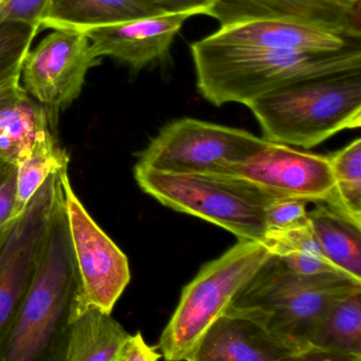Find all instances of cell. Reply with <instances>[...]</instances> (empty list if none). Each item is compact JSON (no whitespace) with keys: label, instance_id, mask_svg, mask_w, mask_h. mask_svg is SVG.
Here are the masks:
<instances>
[{"label":"cell","instance_id":"e0dca14e","mask_svg":"<svg viewBox=\"0 0 361 361\" xmlns=\"http://www.w3.org/2000/svg\"><path fill=\"white\" fill-rule=\"evenodd\" d=\"M303 360H361V288L335 302L314 329Z\"/></svg>","mask_w":361,"mask_h":361},{"label":"cell","instance_id":"484cf974","mask_svg":"<svg viewBox=\"0 0 361 361\" xmlns=\"http://www.w3.org/2000/svg\"><path fill=\"white\" fill-rule=\"evenodd\" d=\"M18 164L0 157V229L13 217Z\"/></svg>","mask_w":361,"mask_h":361},{"label":"cell","instance_id":"d4e9b609","mask_svg":"<svg viewBox=\"0 0 361 361\" xmlns=\"http://www.w3.org/2000/svg\"><path fill=\"white\" fill-rule=\"evenodd\" d=\"M51 0H0V23L11 20L37 23L42 26Z\"/></svg>","mask_w":361,"mask_h":361},{"label":"cell","instance_id":"3957f363","mask_svg":"<svg viewBox=\"0 0 361 361\" xmlns=\"http://www.w3.org/2000/svg\"><path fill=\"white\" fill-rule=\"evenodd\" d=\"M269 142L312 149L361 126V68L287 84L249 101Z\"/></svg>","mask_w":361,"mask_h":361},{"label":"cell","instance_id":"5bb4252c","mask_svg":"<svg viewBox=\"0 0 361 361\" xmlns=\"http://www.w3.org/2000/svg\"><path fill=\"white\" fill-rule=\"evenodd\" d=\"M196 11L168 12L114 26L85 31L97 58L111 56L134 69L166 58L175 37Z\"/></svg>","mask_w":361,"mask_h":361},{"label":"cell","instance_id":"9a60e30c","mask_svg":"<svg viewBox=\"0 0 361 361\" xmlns=\"http://www.w3.org/2000/svg\"><path fill=\"white\" fill-rule=\"evenodd\" d=\"M214 45L279 51H335L360 39L282 20H249L223 26L204 37Z\"/></svg>","mask_w":361,"mask_h":361},{"label":"cell","instance_id":"cb8c5ba5","mask_svg":"<svg viewBox=\"0 0 361 361\" xmlns=\"http://www.w3.org/2000/svg\"><path fill=\"white\" fill-rule=\"evenodd\" d=\"M308 202L298 198H278L266 209L267 236L310 223Z\"/></svg>","mask_w":361,"mask_h":361},{"label":"cell","instance_id":"7a4b0ae2","mask_svg":"<svg viewBox=\"0 0 361 361\" xmlns=\"http://www.w3.org/2000/svg\"><path fill=\"white\" fill-rule=\"evenodd\" d=\"M198 94L214 106L247 104L287 84L361 68V43L335 51L227 47L204 39L190 45Z\"/></svg>","mask_w":361,"mask_h":361},{"label":"cell","instance_id":"d6986e66","mask_svg":"<svg viewBox=\"0 0 361 361\" xmlns=\"http://www.w3.org/2000/svg\"><path fill=\"white\" fill-rule=\"evenodd\" d=\"M307 213L325 257L340 271L361 281V224L326 202H316Z\"/></svg>","mask_w":361,"mask_h":361},{"label":"cell","instance_id":"f1b7e54d","mask_svg":"<svg viewBox=\"0 0 361 361\" xmlns=\"http://www.w3.org/2000/svg\"><path fill=\"white\" fill-rule=\"evenodd\" d=\"M169 12L196 11L200 16H206L207 10L212 3L210 0H155Z\"/></svg>","mask_w":361,"mask_h":361},{"label":"cell","instance_id":"9c48e42d","mask_svg":"<svg viewBox=\"0 0 361 361\" xmlns=\"http://www.w3.org/2000/svg\"><path fill=\"white\" fill-rule=\"evenodd\" d=\"M61 178L80 280L73 321L92 307L111 314L130 281L128 257L99 227L75 195L69 180L68 169L63 171Z\"/></svg>","mask_w":361,"mask_h":361},{"label":"cell","instance_id":"6da1fadb","mask_svg":"<svg viewBox=\"0 0 361 361\" xmlns=\"http://www.w3.org/2000/svg\"><path fill=\"white\" fill-rule=\"evenodd\" d=\"M79 291L63 191L37 271L13 322L0 341V361L60 360Z\"/></svg>","mask_w":361,"mask_h":361},{"label":"cell","instance_id":"5b68a950","mask_svg":"<svg viewBox=\"0 0 361 361\" xmlns=\"http://www.w3.org/2000/svg\"><path fill=\"white\" fill-rule=\"evenodd\" d=\"M134 174L140 189L164 206L262 244L267 240L266 209L281 198L230 175L161 172L137 164Z\"/></svg>","mask_w":361,"mask_h":361},{"label":"cell","instance_id":"277c9868","mask_svg":"<svg viewBox=\"0 0 361 361\" xmlns=\"http://www.w3.org/2000/svg\"><path fill=\"white\" fill-rule=\"evenodd\" d=\"M358 288L361 281L350 274H298L271 255L236 293L229 308L253 317L295 342L305 356L312 333L331 305Z\"/></svg>","mask_w":361,"mask_h":361},{"label":"cell","instance_id":"4316f807","mask_svg":"<svg viewBox=\"0 0 361 361\" xmlns=\"http://www.w3.org/2000/svg\"><path fill=\"white\" fill-rule=\"evenodd\" d=\"M162 354L156 348L147 345L140 331L128 335L118 352L116 361H156Z\"/></svg>","mask_w":361,"mask_h":361},{"label":"cell","instance_id":"83f0119b","mask_svg":"<svg viewBox=\"0 0 361 361\" xmlns=\"http://www.w3.org/2000/svg\"><path fill=\"white\" fill-rule=\"evenodd\" d=\"M28 92L20 85V77L14 78L0 86V113L28 98Z\"/></svg>","mask_w":361,"mask_h":361},{"label":"cell","instance_id":"30bf717a","mask_svg":"<svg viewBox=\"0 0 361 361\" xmlns=\"http://www.w3.org/2000/svg\"><path fill=\"white\" fill-rule=\"evenodd\" d=\"M100 63L85 33L54 30L29 51L22 71L24 88L54 121L61 109L79 98L88 71Z\"/></svg>","mask_w":361,"mask_h":361},{"label":"cell","instance_id":"7c38bea8","mask_svg":"<svg viewBox=\"0 0 361 361\" xmlns=\"http://www.w3.org/2000/svg\"><path fill=\"white\" fill-rule=\"evenodd\" d=\"M361 0H214L207 16L219 26L282 20L360 39Z\"/></svg>","mask_w":361,"mask_h":361},{"label":"cell","instance_id":"44dd1931","mask_svg":"<svg viewBox=\"0 0 361 361\" xmlns=\"http://www.w3.org/2000/svg\"><path fill=\"white\" fill-rule=\"evenodd\" d=\"M265 245L272 255L280 257L287 267L298 274L342 272L325 257L310 221L301 227L269 234Z\"/></svg>","mask_w":361,"mask_h":361},{"label":"cell","instance_id":"f546056e","mask_svg":"<svg viewBox=\"0 0 361 361\" xmlns=\"http://www.w3.org/2000/svg\"><path fill=\"white\" fill-rule=\"evenodd\" d=\"M211 3H214V0H210Z\"/></svg>","mask_w":361,"mask_h":361},{"label":"cell","instance_id":"4fadbf2b","mask_svg":"<svg viewBox=\"0 0 361 361\" xmlns=\"http://www.w3.org/2000/svg\"><path fill=\"white\" fill-rule=\"evenodd\" d=\"M304 350L253 317L228 307L204 334L191 361L302 360Z\"/></svg>","mask_w":361,"mask_h":361},{"label":"cell","instance_id":"603a6c76","mask_svg":"<svg viewBox=\"0 0 361 361\" xmlns=\"http://www.w3.org/2000/svg\"><path fill=\"white\" fill-rule=\"evenodd\" d=\"M41 30V25L37 23H0V86L14 78L22 77L25 61Z\"/></svg>","mask_w":361,"mask_h":361},{"label":"cell","instance_id":"2e32d148","mask_svg":"<svg viewBox=\"0 0 361 361\" xmlns=\"http://www.w3.org/2000/svg\"><path fill=\"white\" fill-rule=\"evenodd\" d=\"M155 0H51L42 29L85 32L168 13Z\"/></svg>","mask_w":361,"mask_h":361},{"label":"cell","instance_id":"8fae6325","mask_svg":"<svg viewBox=\"0 0 361 361\" xmlns=\"http://www.w3.org/2000/svg\"><path fill=\"white\" fill-rule=\"evenodd\" d=\"M240 177L281 198L331 202L334 177L329 156L299 151L269 142L244 161L232 164L225 174Z\"/></svg>","mask_w":361,"mask_h":361},{"label":"cell","instance_id":"ac0fdd59","mask_svg":"<svg viewBox=\"0 0 361 361\" xmlns=\"http://www.w3.org/2000/svg\"><path fill=\"white\" fill-rule=\"evenodd\" d=\"M128 335L111 314L88 308L71 322L60 360L116 361Z\"/></svg>","mask_w":361,"mask_h":361},{"label":"cell","instance_id":"ffe728a7","mask_svg":"<svg viewBox=\"0 0 361 361\" xmlns=\"http://www.w3.org/2000/svg\"><path fill=\"white\" fill-rule=\"evenodd\" d=\"M69 161L68 154L59 145L52 133L37 140L28 156L18 164L13 217L24 211L50 175L68 169Z\"/></svg>","mask_w":361,"mask_h":361},{"label":"cell","instance_id":"7402d4cb","mask_svg":"<svg viewBox=\"0 0 361 361\" xmlns=\"http://www.w3.org/2000/svg\"><path fill=\"white\" fill-rule=\"evenodd\" d=\"M329 158L334 177L333 200L329 204L361 224V139Z\"/></svg>","mask_w":361,"mask_h":361},{"label":"cell","instance_id":"52a82bcc","mask_svg":"<svg viewBox=\"0 0 361 361\" xmlns=\"http://www.w3.org/2000/svg\"><path fill=\"white\" fill-rule=\"evenodd\" d=\"M269 141L240 128L180 118L166 123L139 154L137 166L181 174H225Z\"/></svg>","mask_w":361,"mask_h":361},{"label":"cell","instance_id":"8992f818","mask_svg":"<svg viewBox=\"0 0 361 361\" xmlns=\"http://www.w3.org/2000/svg\"><path fill=\"white\" fill-rule=\"evenodd\" d=\"M271 255L265 244L238 240L219 259L204 264L183 289L178 306L162 331V357L171 361H191L211 325Z\"/></svg>","mask_w":361,"mask_h":361},{"label":"cell","instance_id":"ba28073f","mask_svg":"<svg viewBox=\"0 0 361 361\" xmlns=\"http://www.w3.org/2000/svg\"><path fill=\"white\" fill-rule=\"evenodd\" d=\"M64 170L50 175L24 211L0 229V341L37 271L50 221L63 193L61 175Z\"/></svg>","mask_w":361,"mask_h":361}]
</instances>
